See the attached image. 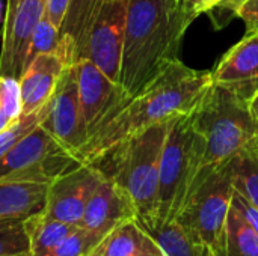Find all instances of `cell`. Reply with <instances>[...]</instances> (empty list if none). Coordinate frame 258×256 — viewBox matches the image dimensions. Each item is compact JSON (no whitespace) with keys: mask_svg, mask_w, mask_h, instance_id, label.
I'll use <instances>...</instances> for the list:
<instances>
[{"mask_svg":"<svg viewBox=\"0 0 258 256\" xmlns=\"http://www.w3.org/2000/svg\"><path fill=\"white\" fill-rule=\"evenodd\" d=\"M212 71H198L172 62L142 92L107 118L74 154L80 164L97 163L107 151L139 131L190 113L212 86Z\"/></svg>","mask_w":258,"mask_h":256,"instance_id":"1","label":"cell"},{"mask_svg":"<svg viewBox=\"0 0 258 256\" xmlns=\"http://www.w3.org/2000/svg\"><path fill=\"white\" fill-rule=\"evenodd\" d=\"M197 17L186 0H128L119 84L130 98L178 60L183 38Z\"/></svg>","mask_w":258,"mask_h":256,"instance_id":"2","label":"cell"},{"mask_svg":"<svg viewBox=\"0 0 258 256\" xmlns=\"http://www.w3.org/2000/svg\"><path fill=\"white\" fill-rule=\"evenodd\" d=\"M172 119L151 125L122 140L94 163L127 192L136 207L138 222L145 229L154 228L157 222L160 158Z\"/></svg>","mask_w":258,"mask_h":256,"instance_id":"3","label":"cell"},{"mask_svg":"<svg viewBox=\"0 0 258 256\" xmlns=\"http://www.w3.org/2000/svg\"><path fill=\"white\" fill-rule=\"evenodd\" d=\"M128 0H73L60 30L76 47V62L89 59L119 83Z\"/></svg>","mask_w":258,"mask_h":256,"instance_id":"4","label":"cell"},{"mask_svg":"<svg viewBox=\"0 0 258 256\" xmlns=\"http://www.w3.org/2000/svg\"><path fill=\"white\" fill-rule=\"evenodd\" d=\"M190 115L204 140L203 166L236 157L258 137L248 100L228 88L212 83Z\"/></svg>","mask_w":258,"mask_h":256,"instance_id":"5","label":"cell"},{"mask_svg":"<svg viewBox=\"0 0 258 256\" xmlns=\"http://www.w3.org/2000/svg\"><path fill=\"white\" fill-rule=\"evenodd\" d=\"M234 157L203 166L177 216V222L216 256L224 255L225 225L231 199Z\"/></svg>","mask_w":258,"mask_h":256,"instance_id":"6","label":"cell"},{"mask_svg":"<svg viewBox=\"0 0 258 256\" xmlns=\"http://www.w3.org/2000/svg\"><path fill=\"white\" fill-rule=\"evenodd\" d=\"M190 113L175 116L168 128L160 158L157 222L154 228L177 219L203 167L204 140L195 130Z\"/></svg>","mask_w":258,"mask_h":256,"instance_id":"7","label":"cell"},{"mask_svg":"<svg viewBox=\"0 0 258 256\" xmlns=\"http://www.w3.org/2000/svg\"><path fill=\"white\" fill-rule=\"evenodd\" d=\"M77 160L42 125H38L3 155H0V183L33 181L50 184L76 167Z\"/></svg>","mask_w":258,"mask_h":256,"instance_id":"8","label":"cell"},{"mask_svg":"<svg viewBox=\"0 0 258 256\" xmlns=\"http://www.w3.org/2000/svg\"><path fill=\"white\" fill-rule=\"evenodd\" d=\"M47 0H8L0 50V75L20 80L26 66L32 35L44 17Z\"/></svg>","mask_w":258,"mask_h":256,"instance_id":"9","label":"cell"},{"mask_svg":"<svg viewBox=\"0 0 258 256\" xmlns=\"http://www.w3.org/2000/svg\"><path fill=\"white\" fill-rule=\"evenodd\" d=\"M73 155L88 142V127L82 113L76 63L65 68L53 98L48 115L41 124Z\"/></svg>","mask_w":258,"mask_h":256,"instance_id":"10","label":"cell"},{"mask_svg":"<svg viewBox=\"0 0 258 256\" xmlns=\"http://www.w3.org/2000/svg\"><path fill=\"white\" fill-rule=\"evenodd\" d=\"M106 175L94 164H77L48 184L44 213L56 220L80 225L85 208Z\"/></svg>","mask_w":258,"mask_h":256,"instance_id":"11","label":"cell"},{"mask_svg":"<svg viewBox=\"0 0 258 256\" xmlns=\"http://www.w3.org/2000/svg\"><path fill=\"white\" fill-rule=\"evenodd\" d=\"M82 113L91 136L107 118L116 113L130 97L119 83L110 80L89 59L76 62ZM89 139V137H88Z\"/></svg>","mask_w":258,"mask_h":256,"instance_id":"12","label":"cell"},{"mask_svg":"<svg viewBox=\"0 0 258 256\" xmlns=\"http://www.w3.org/2000/svg\"><path fill=\"white\" fill-rule=\"evenodd\" d=\"M215 84L228 88L248 101L258 89V32H248L231 47L212 71Z\"/></svg>","mask_w":258,"mask_h":256,"instance_id":"13","label":"cell"},{"mask_svg":"<svg viewBox=\"0 0 258 256\" xmlns=\"http://www.w3.org/2000/svg\"><path fill=\"white\" fill-rule=\"evenodd\" d=\"M135 219L138 220V211L132 198L106 177L91 196L79 226L106 237L118 225Z\"/></svg>","mask_w":258,"mask_h":256,"instance_id":"14","label":"cell"},{"mask_svg":"<svg viewBox=\"0 0 258 256\" xmlns=\"http://www.w3.org/2000/svg\"><path fill=\"white\" fill-rule=\"evenodd\" d=\"M68 65L71 63L51 53L36 54L27 63L18 80L21 94V115L36 113L50 103Z\"/></svg>","mask_w":258,"mask_h":256,"instance_id":"15","label":"cell"},{"mask_svg":"<svg viewBox=\"0 0 258 256\" xmlns=\"http://www.w3.org/2000/svg\"><path fill=\"white\" fill-rule=\"evenodd\" d=\"M48 184L33 181L0 183V222L26 220L45 207Z\"/></svg>","mask_w":258,"mask_h":256,"instance_id":"16","label":"cell"},{"mask_svg":"<svg viewBox=\"0 0 258 256\" xmlns=\"http://www.w3.org/2000/svg\"><path fill=\"white\" fill-rule=\"evenodd\" d=\"M163 250L151 234L135 219L118 225L92 250V256H147ZM89 255V256H91Z\"/></svg>","mask_w":258,"mask_h":256,"instance_id":"17","label":"cell"},{"mask_svg":"<svg viewBox=\"0 0 258 256\" xmlns=\"http://www.w3.org/2000/svg\"><path fill=\"white\" fill-rule=\"evenodd\" d=\"M77 225H70L48 217L39 211L24 220L29 237L30 256H47Z\"/></svg>","mask_w":258,"mask_h":256,"instance_id":"18","label":"cell"},{"mask_svg":"<svg viewBox=\"0 0 258 256\" xmlns=\"http://www.w3.org/2000/svg\"><path fill=\"white\" fill-rule=\"evenodd\" d=\"M147 231L166 256H216L203 243L190 237L177 220Z\"/></svg>","mask_w":258,"mask_h":256,"instance_id":"19","label":"cell"},{"mask_svg":"<svg viewBox=\"0 0 258 256\" xmlns=\"http://www.w3.org/2000/svg\"><path fill=\"white\" fill-rule=\"evenodd\" d=\"M233 181L234 190L258 208V137L234 157Z\"/></svg>","mask_w":258,"mask_h":256,"instance_id":"20","label":"cell"},{"mask_svg":"<svg viewBox=\"0 0 258 256\" xmlns=\"http://www.w3.org/2000/svg\"><path fill=\"white\" fill-rule=\"evenodd\" d=\"M222 256H258V234L233 205L227 217Z\"/></svg>","mask_w":258,"mask_h":256,"instance_id":"21","label":"cell"},{"mask_svg":"<svg viewBox=\"0 0 258 256\" xmlns=\"http://www.w3.org/2000/svg\"><path fill=\"white\" fill-rule=\"evenodd\" d=\"M104 237L76 226L47 256H89Z\"/></svg>","mask_w":258,"mask_h":256,"instance_id":"22","label":"cell"},{"mask_svg":"<svg viewBox=\"0 0 258 256\" xmlns=\"http://www.w3.org/2000/svg\"><path fill=\"white\" fill-rule=\"evenodd\" d=\"M0 256H30L24 220L0 222Z\"/></svg>","mask_w":258,"mask_h":256,"instance_id":"23","label":"cell"},{"mask_svg":"<svg viewBox=\"0 0 258 256\" xmlns=\"http://www.w3.org/2000/svg\"><path fill=\"white\" fill-rule=\"evenodd\" d=\"M0 110H3L12 121L21 116L20 81L14 77L0 75Z\"/></svg>","mask_w":258,"mask_h":256,"instance_id":"24","label":"cell"},{"mask_svg":"<svg viewBox=\"0 0 258 256\" xmlns=\"http://www.w3.org/2000/svg\"><path fill=\"white\" fill-rule=\"evenodd\" d=\"M231 205L240 213V216L249 223V226L258 234V208H255L251 202H248L240 193L234 190Z\"/></svg>","mask_w":258,"mask_h":256,"instance_id":"25","label":"cell"},{"mask_svg":"<svg viewBox=\"0 0 258 256\" xmlns=\"http://www.w3.org/2000/svg\"><path fill=\"white\" fill-rule=\"evenodd\" d=\"M71 2L73 0H47L45 14L48 17V20L53 23L54 27H57V29L62 27Z\"/></svg>","mask_w":258,"mask_h":256,"instance_id":"26","label":"cell"},{"mask_svg":"<svg viewBox=\"0 0 258 256\" xmlns=\"http://www.w3.org/2000/svg\"><path fill=\"white\" fill-rule=\"evenodd\" d=\"M236 17L243 20V23L248 26V32L258 30V0H246Z\"/></svg>","mask_w":258,"mask_h":256,"instance_id":"27","label":"cell"},{"mask_svg":"<svg viewBox=\"0 0 258 256\" xmlns=\"http://www.w3.org/2000/svg\"><path fill=\"white\" fill-rule=\"evenodd\" d=\"M186 2L194 8V11L198 15H201L204 12H209V11L218 8L219 3H221V0H186Z\"/></svg>","mask_w":258,"mask_h":256,"instance_id":"28","label":"cell"},{"mask_svg":"<svg viewBox=\"0 0 258 256\" xmlns=\"http://www.w3.org/2000/svg\"><path fill=\"white\" fill-rule=\"evenodd\" d=\"M246 0H221V3H219L218 8H221L224 11H228V12H231V14L236 15L239 12V9L243 6Z\"/></svg>","mask_w":258,"mask_h":256,"instance_id":"29","label":"cell"},{"mask_svg":"<svg viewBox=\"0 0 258 256\" xmlns=\"http://www.w3.org/2000/svg\"><path fill=\"white\" fill-rule=\"evenodd\" d=\"M248 104H249V110H251V115H252V118H254V121H255V124L258 125V89L254 92V95L249 98V101H248Z\"/></svg>","mask_w":258,"mask_h":256,"instance_id":"30","label":"cell"},{"mask_svg":"<svg viewBox=\"0 0 258 256\" xmlns=\"http://www.w3.org/2000/svg\"><path fill=\"white\" fill-rule=\"evenodd\" d=\"M15 121H17V119H15ZM15 121H12L3 110H0V134H2L5 130H8Z\"/></svg>","mask_w":258,"mask_h":256,"instance_id":"31","label":"cell"},{"mask_svg":"<svg viewBox=\"0 0 258 256\" xmlns=\"http://www.w3.org/2000/svg\"><path fill=\"white\" fill-rule=\"evenodd\" d=\"M147 256H166V255H165V252H162V253H157V255H147Z\"/></svg>","mask_w":258,"mask_h":256,"instance_id":"32","label":"cell"},{"mask_svg":"<svg viewBox=\"0 0 258 256\" xmlns=\"http://www.w3.org/2000/svg\"><path fill=\"white\" fill-rule=\"evenodd\" d=\"M255 32H258V30H255Z\"/></svg>","mask_w":258,"mask_h":256,"instance_id":"33","label":"cell"}]
</instances>
